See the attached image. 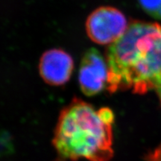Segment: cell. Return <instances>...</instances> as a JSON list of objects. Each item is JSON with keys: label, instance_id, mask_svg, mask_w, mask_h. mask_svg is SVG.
<instances>
[{"label": "cell", "instance_id": "obj_2", "mask_svg": "<svg viewBox=\"0 0 161 161\" xmlns=\"http://www.w3.org/2000/svg\"><path fill=\"white\" fill-rule=\"evenodd\" d=\"M114 114L108 108L96 109L75 98L60 112L53 146L63 160L109 161L114 155Z\"/></svg>", "mask_w": 161, "mask_h": 161}, {"label": "cell", "instance_id": "obj_5", "mask_svg": "<svg viewBox=\"0 0 161 161\" xmlns=\"http://www.w3.org/2000/svg\"><path fill=\"white\" fill-rule=\"evenodd\" d=\"M38 68L42 79L46 84L60 86L69 80L74 69V62L67 52L59 49H52L42 55Z\"/></svg>", "mask_w": 161, "mask_h": 161}, {"label": "cell", "instance_id": "obj_1", "mask_svg": "<svg viewBox=\"0 0 161 161\" xmlns=\"http://www.w3.org/2000/svg\"><path fill=\"white\" fill-rule=\"evenodd\" d=\"M107 90L155 92L161 106V25L134 21L123 35L108 46Z\"/></svg>", "mask_w": 161, "mask_h": 161}, {"label": "cell", "instance_id": "obj_7", "mask_svg": "<svg viewBox=\"0 0 161 161\" xmlns=\"http://www.w3.org/2000/svg\"><path fill=\"white\" fill-rule=\"evenodd\" d=\"M146 161H161V144L146 156Z\"/></svg>", "mask_w": 161, "mask_h": 161}, {"label": "cell", "instance_id": "obj_3", "mask_svg": "<svg viewBox=\"0 0 161 161\" xmlns=\"http://www.w3.org/2000/svg\"><path fill=\"white\" fill-rule=\"evenodd\" d=\"M127 19L122 11L110 6L94 10L85 23L86 35L99 45H111L119 39L128 29Z\"/></svg>", "mask_w": 161, "mask_h": 161}, {"label": "cell", "instance_id": "obj_6", "mask_svg": "<svg viewBox=\"0 0 161 161\" xmlns=\"http://www.w3.org/2000/svg\"><path fill=\"white\" fill-rule=\"evenodd\" d=\"M138 3L147 14L161 20V0H138Z\"/></svg>", "mask_w": 161, "mask_h": 161}, {"label": "cell", "instance_id": "obj_4", "mask_svg": "<svg viewBox=\"0 0 161 161\" xmlns=\"http://www.w3.org/2000/svg\"><path fill=\"white\" fill-rule=\"evenodd\" d=\"M108 72L106 58L94 48L86 50L81 58L78 72L81 92L84 95L92 96L107 89Z\"/></svg>", "mask_w": 161, "mask_h": 161}]
</instances>
